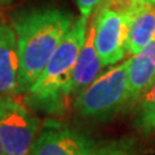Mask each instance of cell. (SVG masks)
<instances>
[{
	"label": "cell",
	"mask_w": 155,
	"mask_h": 155,
	"mask_svg": "<svg viewBox=\"0 0 155 155\" xmlns=\"http://www.w3.org/2000/svg\"><path fill=\"white\" fill-rule=\"evenodd\" d=\"M146 4H150V5H155V0H147Z\"/></svg>",
	"instance_id": "obj_14"
},
{
	"label": "cell",
	"mask_w": 155,
	"mask_h": 155,
	"mask_svg": "<svg viewBox=\"0 0 155 155\" xmlns=\"http://www.w3.org/2000/svg\"><path fill=\"white\" fill-rule=\"evenodd\" d=\"M96 143L88 136L56 120H48L34 141L30 155H89Z\"/></svg>",
	"instance_id": "obj_6"
},
{
	"label": "cell",
	"mask_w": 155,
	"mask_h": 155,
	"mask_svg": "<svg viewBox=\"0 0 155 155\" xmlns=\"http://www.w3.org/2000/svg\"><path fill=\"white\" fill-rule=\"evenodd\" d=\"M128 102V60L100 75L84 92L75 97V107L80 116L104 120L114 116Z\"/></svg>",
	"instance_id": "obj_3"
},
{
	"label": "cell",
	"mask_w": 155,
	"mask_h": 155,
	"mask_svg": "<svg viewBox=\"0 0 155 155\" xmlns=\"http://www.w3.org/2000/svg\"><path fill=\"white\" fill-rule=\"evenodd\" d=\"M153 41H155V5L141 4L130 17L125 53L133 57Z\"/></svg>",
	"instance_id": "obj_9"
},
{
	"label": "cell",
	"mask_w": 155,
	"mask_h": 155,
	"mask_svg": "<svg viewBox=\"0 0 155 155\" xmlns=\"http://www.w3.org/2000/svg\"><path fill=\"white\" fill-rule=\"evenodd\" d=\"M19 58L12 22L0 14V94L18 93Z\"/></svg>",
	"instance_id": "obj_7"
},
{
	"label": "cell",
	"mask_w": 155,
	"mask_h": 155,
	"mask_svg": "<svg viewBox=\"0 0 155 155\" xmlns=\"http://www.w3.org/2000/svg\"><path fill=\"white\" fill-rule=\"evenodd\" d=\"M88 18L79 17L61 40L41 75L27 92V101L47 114H62L71 94L72 72L84 44Z\"/></svg>",
	"instance_id": "obj_2"
},
{
	"label": "cell",
	"mask_w": 155,
	"mask_h": 155,
	"mask_svg": "<svg viewBox=\"0 0 155 155\" xmlns=\"http://www.w3.org/2000/svg\"><path fill=\"white\" fill-rule=\"evenodd\" d=\"M142 98L134 125L142 133H150L155 129V78Z\"/></svg>",
	"instance_id": "obj_11"
},
{
	"label": "cell",
	"mask_w": 155,
	"mask_h": 155,
	"mask_svg": "<svg viewBox=\"0 0 155 155\" xmlns=\"http://www.w3.org/2000/svg\"><path fill=\"white\" fill-rule=\"evenodd\" d=\"M104 0H76L78 8L80 11L81 17L88 18L94 11L98 9V7L102 4Z\"/></svg>",
	"instance_id": "obj_13"
},
{
	"label": "cell",
	"mask_w": 155,
	"mask_h": 155,
	"mask_svg": "<svg viewBox=\"0 0 155 155\" xmlns=\"http://www.w3.org/2000/svg\"><path fill=\"white\" fill-rule=\"evenodd\" d=\"M0 155H5V154H4V151H3V147H2V145H0Z\"/></svg>",
	"instance_id": "obj_15"
},
{
	"label": "cell",
	"mask_w": 155,
	"mask_h": 155,
	"mask_svg": "<svg viewBox=\"0 0 155 155\" xmlns=\"http://www.w3.org/2000/svg\"><path fill=\"white\" fill-rule=\"evenodd\" d=\"M11 22L18 45V93H27L75 19L71 13L61 9L41 8L18 12Z\"/></svg>",
	"instance_id": "obj_1"
},
{
	"label": "cell",
	"mask_w": 155,
	"mask_h": 155,
	"mask_svg": "<svg viewBox=\"0 0 155 155\" xmlns=\"http://www.w3.org/2000/svg\"><path fill=\"white\" fill-rule=\"evenodd\" d=\"M39 120L21 102L0 94V145L5 155H30Z\"/></svg>",
	"instance_id": "obj_4"
},
{
	"label": "cell",
	"mask_w": 155,
	"mask_h": 155,
	"mask_svg": "<svg viewBox=\"0 0 155 155\" xmlns=\"http://www.w3.org/2000/svg\"><path fill=\"white\" fill-rule=\"evenodd\" d=\"M133 12H124L107 5L105 2L96 11L92 23L94 26V45L104 66L120 62L127 56L128 27Z\"/></svg>",
	"instance_id": "obj_5"
},
{
	"label": "cell",
	"mask_w": 155,
	"mask_h": 155,
	"mask_svg": "<svg viewBox=\"0 0 155 155\" xmlns=\"http://www.w3.org/2000/svg\"><path fill=\"white\" fill-rule=\"evenodd\" d=\"M9 0H0V5H2V4H4V3H8Z\"/></svg>",
	"instance_id": "obj_16"
},
{
	"label": "cell",
	"mask_w": 155,
	"mask_h": 155,
	"mask_svg": "<svg viewBox=\"0 0 155 155\" xmlns=\"http://www.w3.org/2000/svg\"><path fill=\"white\" fill-rule=\"evenodd\" d=\"M155 78V41L128 60V87L130 102L138 101Z\"/></svg>",
	"instance_id": "obj_10"
},
{
	"label": "cell",
	"mask_w": 155,
	"mask_h": 155,
	"mask_svg": "<svg viewBox=\"0 0 155 155\" xmlns=\"http://www.w3.org/2000/svg\"><path fill=\"white\" fill-rule=\"evenodd\" d=\"M102 67L104 64L94 45V26L91 22V25L87 27L84 44L78 56L74 72H72L71 94H75L76 97L81 92H84L97 79Z\"/></svg>",
	"instance_id": "obj_8"
},
{
	"label": "cell",
	"mask_w": 155,
	"mask_h": 155,
	"mask_svg": "<svg viewBox=\"0 0 155 155\" xmlns=\"http://www.w3.org/2000/svg\"><path fill=\"white\" fill-rule=\"evenodd\" d=\"M137 2H140V3H145V4H146L147 0H137Z\"/></svg>",
	"instance_id": "obj_17"
},
{
	"label": "cell",
	"mask_w": 155,
	"mask_h": 155,
	"mask_svg": "<svg viewBox=\"0 0 155 155\" xmlns=\"http://www.w3.org/2000/svg\"><path fill=\"white\" fill-rule=\"evenodd\" d=\"M89 155H134L133 142L129 138L116 140L101 146H96Z\"/></svg>",
	"instance_id": "obj_12"
}]
</instances>
